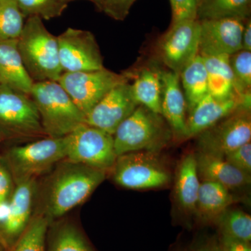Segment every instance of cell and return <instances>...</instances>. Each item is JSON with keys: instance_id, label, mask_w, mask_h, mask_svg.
Returning a JSON list of instances; mask_svg holds the SVG:
<instances>
[{"instance_id": "1", "label": "cell", "mask_w": 251, "mask_h": 251, "mask_svg": "<svg viewBox=\"0 0 251 251\" xmlns=\"http://www.w3.org/2000/svg\"><path fill=\"white\" fill-rule=\"evenodd\" d=\"M107 172L67 161L52 176L46 201V216L57 219L85 202L105 180Z\"/></svg>"}, {"instance_id": "2", "label": "cell", "mask_w": 251, "mask_h": 251, "mask_svg": "<svg viewBox=\"0 0 251 251\" xmlns=\"http://www.w3.org/2000/svg\"><path fill=\"white\" fill-rule=\"evenodd\" d=\"M25 68L34 82L57 81L63 74L57 36L36 16L28 17L17 39Z\"/></svg>"}, {"instance_id": "3", "label": "cell", "mask_w": 251, "mask_h": 251, "mask_svg": "<svg viewBox=\"0 0 251 251\" xmlns=\"http://www.w3.org/2000/svg\"><path fill=\"white\" fill-rule=\"evenodd\" d=\"M113 138L119 156L133 151L158 152L171 143L173 135L161 115L140 105L119 126Z\"/></svg>"}, {"instance_id": "4", "label": "cell", "mask_w": 251, "mask_h": 251, "mask_svg": "<svg viewBox=\"0 0 251 251\" xmlns=\"http://www.w3.org/2000/svg\"><path fill=\"white\" fill-rule=\"evenodd\" d=\"M29 96L47 137L63 138L85 123V115L57 81L34 82Z\"/></svg>"}, {"instance_id": "5", "label": "cell", "mask_w": 251, "mask_h": 251, "mask_svg": "<svg viewBox=\"0 0 251 251\" xmlns=\"http://www.w3.org/2000/svg\"><path fill=\"white\" fill-rule=\"evenodd\" d=\"M112 179L122 187L133 190L161 188L172 175L158 152L139 151L117 156L112 168Z\"/></svg>"}, {"instance_id": "6", "label": "cell", "mask_w": 251, "mask_h": 251, "mask_svg": "<svg viewBox=\"0 0 251 251\" xmlns=\"http://www.w3.org/2000/svg\"><path fill=\"white\" fill-rule=\"evenodd\" d=\"M0 135L12 139L47 137L30 96L0 87Z\"/></svg>"}, {"instance_id": "7", "label": "cell", "mask_w": 251, "mask_h": 251, "mask_svg": "<svg viewBox=\"0 0 251 251\" xmlns=\"http://www.w3.org/2000/svg\"><path fill=\"white\" fill-rule=\"evenodd\" d=\"M66 136L44 137L9 150V161L16 182L36 179L58 162L67 159Z\"/></svg>"}, {"instance_id": "8", "label": "cell", "mask_w": 251, "mask_h": 251, "mask_svg": "<svg viewBox=\"0 0 251 251\" xmlns=\"http://www.w3.org/2000/svg\"><path fill=\"white\" fill-rule=\"evenodd\" d=\"M67 161L111 171L117 158L113 135L84 123L66 136Z\"/></svg>"}, {"instance_id": "9", "label": "cell", "mask_w": 251, "mask_h": 251, "mask_svg": "<svg viewBox=\"0 0 251 251\" xmlns=\"http://www.w3.org/2000/svg\"><path fill=\"white\" fill-rule=\"evenodd\" d=\"M197 152L224 158L251 139V112L249 107H239L197 136Z\"/></svg>"}, {"instance_id": "10", "label": "cell", "mask_w": 251, "mask_h": 251, "mask_svg": "<svg viewBox=\"0 0 251 251\" xmlns=\"http://www.w3.org/2000/svg\"><path fill=\"white\" fill-rule=\"evenodd\" d=\"M57 82L72 98L82 113L87 115L115 86L129 82L125 74L108 69L63 73Z\"/></svg>"}, {"instance_id": "11", "label": "cell", "mask_w": 251, "mask_h": 251, "mask_svg": "<svg viewBox=\"0 0 251 251\" xmlns=\"http://www.w3.org/2000/svg\"><path fill=\"white\" fill-rule=\"evenodd\" d=\"M201 22L186 20L171 25L158 44L162 62L170 71L180 74L199 54Z\"/></svg>"}, {"instance_id": "12", "label": "cell", "mask_w": 251, "mask_h": 251, "mask_svg": "<svg viewBox=\"0 0 251 251\" xmlns=\"http://www.w3.org/2000/svg\"><path fill=\"white\" fill-rule=\"evenodd\" d=\"M63 73L103 69V58L95 36L90 31L69 27L57 36Z\"/></svg>"}, {"instance_id": "13", "label": "cell", "mask_w": 251, "mask_h": 251, "mask_svg": "<svg viewBox=\"0 0 251 251\" xmlns=\"http://www.w3.org/2000/svg\"><path fill=\"white\" fill-rule=\"evenodd\" d=\"M138 105L132 96L129 82H122L91 110L86 115L85 123L113 135Z\"/></svg>"}, {"instance_id": "14", "label": "cell", "mask_w": 251, "mask_h": 251, "mask_svg": "<svg viewBox=\"0 0 251 251\" xmlns=\"http://www.w3.org/2000/svg\"><path fill=\"white\" fill-rule=\"evenodd\" d=\"M245 21L237 18L200 21L199 54L202 56H230L242 50V37Z\"/></svg>"}, {"instance_id": "15", "label": "cell", "mask_w": 251, "mask_h": 251, "mask_svg": "<svg viewBox=\"0 0 251 251\" xmlns=\"http://www.w3.org/2000/svg\"><path fill=\"white\" fill-rule=\"evenodd\" d=\"M251 91L244 94L235 92L225 99L215 98L207 94L188 112L184 140L196 138L242 105L251 108Z\"/></svg>"}, {"instance_id": "16", "label": "cell", "mask_w": 251, "mask_h": 251, "mask_svg": "<svg viewBox=\"0 0 251 251\" xmlns=\"http://www.w3.org/2000/svg\"><path fill=\"white\" fill-rule=\"evenodd\" d=\"M161 115L173 135V139H185L187 105L181 89L179 74L161 70Z\"/></svg>"}, {"instance_id": "17", "label": "cell", "mask_w": 251, "mask_h": 251, "mask_svg": "<svg viewBox=\"0 0 251 251\" xmlns=\"http://www.w3.org/2000/svg\"><path fill=\"white\" fill-rule=\"evenodd\" d=\"M196 158L201 181L218 183L230 191L251 184L250 174L234 168L224 158L200 152L196 153Z\"/></svg>"}, {"instance_id": "18", "label": "cell", "mask_w": 251, "mask_h": 251, "mask_svg": "<svg viewBox=\"0 0 251 251\" xmlns=\"http://www.w3.org/2000/svg\"><path fill=\"white\" fill-rule=\"evenodd\" d=\"M34 83L23 64L17 40L0 41V87L29 95Z\"/></svg>"}, {"instance_id": "19", "label": "cell", "mask_w": 251, "mask_h": 251, "mask_svg": "<svg viewBox=\"0 0 251 251\" xmlns=\"http://www.w3.org/2000/svg\"><path fill=\"white\" fill-rule=\"evenodd\" d=\"M200 185L196 153H188L179 162L175 176V199L183 212L196 214Z\"/></svg>"}, {"instance_id": "20", "label": "cell", "mask_w": 251, "mask_h": 251, "mask_svg": "<svg viewBox=\"0 0 251 251\" xmlns=\"http://www.w3.org/2000/svg\"><path fill=\"white\" fill-rule=\"evenodd\" d=\"M36 189L35 179L17 183L12 197L9 201V216L3 229L9 237L21 235L29 223L33 201Z\"/></svg>"}, {"instance_id": "21", "label": "cell", "mask_w": 251, "mask_h": 251, "mask_svg": "<svg viewBox=\"0 0 251 251\" xmlns=\"http://www.w3.org/2000/svg\"><path fill=\"white\" fill-rule=\"evenodd\" d=\"M130 78L132 96L138 105L161 115V69L151 65L140 69L137 72H125Z\"/></svg>"}, {"instance_id": "22", "label": "cell", "mask_w": 251, "mask_h": 251, "mask_svg": "<svg viewBox=\"0 0 251 251\" xmlns=\"http://www.w3.org/2000/svg\"><path fill=\"white\" fill-rule=\"evenodd\" d=\"M234 202L233 195L222 185L201 181L196 214L203 223H214Z\"/></svg>"}, {"instance_id": "23", "label": "cell", "mask_w": 251, "mask_h": 251, "mask_svg": "<svg viewBox=\"0 0 251 251\" xmlns=\"http://www.w3.org/2000/svg\"><path fill=\"white\" fill-rule=\"evenodd\" d=\"M202 57L207 75L209 94L217 99L227 98L234 94V77L229 56L221 54Z\"/></svg>"}, {"instance_id": "24", "label": "cell", "mask_w": 251, "mask_h": 251, "mask_svg": "<svg viewBox=\"0 0 251 251\" xmlns=\"http://www.w3.org/2000/svg\"><path fill=\"white\" fill-rule=\"evenodd\" d=\"M180 82L190 112L209 94L207 75L202 56L198 54L179 74Z\"/></svg>"}, {"instance_id": "25", "label": "cell", "mask_w": 251, "mask_h": 251, "mask_svg": "<svg viewBox=\"0 0 251 251\" xmlns=\"http://www.w3.org/2000/svg\"><path fill=\"white\" fill-rule=\"evenodd\" d=\"M251 0H206L198 9V21L237 18L247 21L251 18Z\"/></svg>"}, {"instance_id": "26", "label": "cell", "mask_w": 251, "mask_h": 251, "mask_svg": "<svg viewBox=\"0 0 251 251\" xmlns=\"http://www.w3.org/2000/svg\"><path fill=\"white\" fill-rule=\"evenodd\" d=\"M214 224L219 226L221 235L251 242V216L245 211L228 208Z\"/></svg>"}, {"instance_id": "27", "label": "cell", "mask_w": 251, "mask_h": 251, "mask_svg": "<svg viewBox=\"0 0 251 251\" xmlns=\"http://www.w3.org/2000/svg\"><path fill=\"white\" fill-rule=\"evenodd\" d=\"M17 0H0V41L17 40L24 27Z\"/></svg>"}, {"instance_id": "28", "label": "cell", "mask_w": 251, "mask_h": 251, "mask_svg": "<svg viewBox=\"0 0 251 251\" xmlns=\"http://www.w3.org/2000/svg\"><path fill=\"white\" fill-rule=\"evenodd\" d=\"M49 219L39 215L29 221L11 251H45Z\"/></svg>"}, {"instance_id": "29", "label": "cell", "mask_w": 251, "mask_h": 251, "mask_svg": "<svg viewBox=\"0 0 251 251\" xmlns=\"http://www.w3.org/2000/svg\"><path fill=\"white\" fill-rule=\"evenodd\" d=\"M17 2L25 17L45 20L62 16L69 4L67 0H17Z\"/></svg>"}, {"instance_id": "30", "label": "cell", "mask_w": 251, "mask_h": 251, "mask_svg": "<svg viewBox=\"0 0 251 251\" xmlns=\"http://www.w3.org/2000/svg\"><path fill=\"white\" fill-rule=\"evenodd\" d=\"M49 251H93L80 231L72 225L57 229Z\"/></svg>"}, {"instance_id": "31", "label": "cell", "mask_w": 251, "mask_h": 251, "mask_svg": "<svg viewBox=\"0 0 251 251\" xmlns=\"http://www.w3.org/2000/svg\"><path fill=\"white\" fill-rule=\"evenodd\" d=\"M229 64L233 74L234 91L244 94L251 87V51L240 50L229 56Z\"/></svg>"}, {"instance_id": "32", "label": "cell", "mask_w": 251, "mask_h": 251, "mask_svg": "<svg viewBox=\"0 0 251 251\" xmlns=\"http://www.w3.org/2000/svg\"><path fill=\"white\" fill-rule=\"evenodd\" d=\"M172 9V23L175 24L186 20L198 19L197 0H170Z\"/></svg>"}, {"instance_id": "33", "label": "cell", "mask_w": 251, "mask_h": 251, "mask_svg": "<svg viewBox=\"0 0 251 251\" xmlns=\"http://www.w3.org/2000/svg\"><path fill=\"white\" fill-rule=\"evenodd\" d=\"M224 159L239 171L251 174V143L244 144L226 155Z\"/></svg>"}, {"instance_id": "34", "label": "cell", "mask_w": 251, "mask_h": 251, "mask_svg": "<svg viewBox=\"0 0 251 251\" xmlns=\"http://www.w3.org/2000/svg\"><path fill=\"white\" fill-rule=\"evenodd\" d=\"M137 0H102L103 12L115 21H122Z\"/></svg>"}, {"instance_id": "35", "label": "cell", "mask_w": 251, "mask_h": 251, "mask_svg": "<svg viewBox=\"0 0 251 251\" xmlns=\"http://www.w3.org/2000/svg\"><path fill=\"white\" fill-rule=\"evenodd\" d=\"M224 251H251L250 242L221 235V245Z\"/></svg>"}, {"instance_id": "36", "label": "cell", "mask_w": 251, "mask_h": 251, "mask_svg": "<svg viewBox=\"0 0 251 251\" xmlns=\"http://www.w3.org/2000/svg\"><path fill=\"white\" fill-rule=\"evenodd\" d=\"M11 175L2 164L0 165V201L7 199L11 189Z\"/></svg>"}, {"instance_id": "37", "label": "cell", "mask_w": 251, "mask_h": 251, "mask_svg": "<svg viewBox=\"0 0 251 251\" xmlns=\"http://www.w3.org/2000/svg\"><path fill=\"white\" fill-rule=\"evenodd\" d=\"M242 49L251 51V20L249 18L244 23L242 37Z\"/></svg>"}, {"instance_id": "38", "label": "cell", "mask_w": 251, "mask_h": 251, "mask_svg": "<svg viewBox=\"0 0 251 251\" xmlns=\"http://www.w3.org/2000/svg\"><path fill=\"white\" fill-rule=\"evenodd\" d=\"M10 204L8 199L0 201V225L3 226L9 216Z\"/></svg>"}, {"instance_id": "39", "label": "cell", "mask_w": 251, "mask_h": 251, "mask_svg": "<svg viewBox=\"0 0 251 251\" xmlns=\"http://www.w3.org/2000/svg\"><path fill=\"white\" fill-rule=\"evenodd\" d=\"M68 2L74 1V0H67ZM87 1H91L95 5L96 7L98 9L99 11H103V4H102V0H87Z\"/></svg>"}, {"instance_id": "40", "label": "cell", "mask_w": 251, "mask_h": 251, "mask_svg": "<svg viewBox=\"0 0 251 251\" xmlns=\"http://www.w3.org/2000/svg\"><path fill=\"white\" fill-rule=\"evenodd\" d=\"M214 249V251H224L222 250V249H221V247H215L213 248Z\"/></svg>"}, {"instance_id": "41", "label": "cell", "mask_w": 251, "mask_h": 251, "mask_svg": "<svg viewBox=\"0 0 251 251\" xmlns=\"http://www.w3.org/2000/svg\"><path fill=\"white\" fill-rule=\"evenodd\" d=\"M197 1H198V7H199L200 5L202 4V3H204V1H206V0H197Z\"/></svg>"}, {"instance_id": "42", "label": "cell", "mask_w": 251, "mask_h": 251, "mask_svg": "<svg viewBox=\"0 0 251 251\" xmlns=\"http://www.w3.org/2000/svg\"><path fill=\"white\" fill-rule=\"evenodd\" d=\"M202 251H214V249H204V250Z\"/></svg>"}, {"instance_id": "43", "label": "cell", "mask_w": 251, "mask_h": 251, "mask_svg": "<svg viewBox=\"0 0 251 251\" xmlns=\"http://www.w3.org/2000/svg\"><path fill=\"white\" fill-rule=\"evenodd\" d=\"M1 138H2V137H1V135H0V141H1Z\"/></svg>"}, {"instance_id": "44", "label": "cell", "mask_w": 251, "mask_h": 251, "mask_svg": "<svg viewBox=\"0 0 251 251\" xmlns=\"http://www.w3.org/2000/svg\"><path fill=\"white\" fill-rule=\"evenodd\" d=\"M1 164V159H0V165Z\"/></svg>"}]
</instances>
